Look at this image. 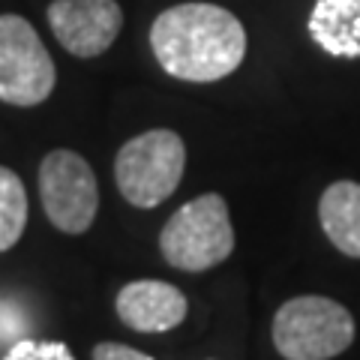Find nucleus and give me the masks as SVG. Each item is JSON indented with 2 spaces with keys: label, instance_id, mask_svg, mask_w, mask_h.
<instances>
[{
  "label": "nucleus",
  "instance_id": "nucleus-1",
  "mask_svg": "<svg viewBox=\"0 0 360 360\" xmlns=\"http://www.w3.org/2000/svg\"><path fill=\"white\" fill-rule=\"evenodd\" d=\"M150 49L172 78L210 84L243 63L246 30L225 6L193 0L156 15L150 25Z\"/></svg>",
  "mask_w": 360,
  "mask_h": 360
},
{
  "label": "nucleus",
  "instance_id": "nucleus-2",
  "mask_svg": "<svg viewBox=\"0 0 360 360\" xmlns=\"http://www.w3.org/2000/svg\"><path fill=\"white\" fill-rule=\"evenodd\" d=\"M186 172V144L174 129H148L117 150L115 180L132 207L150 210L174 195Z\"/></svg>",
  "mask_w": 360,
  "mask_h": 360
},
{
  "label": "nucleus",
  "instance_id": "nucleus-3",
  "mask_svg": "<svg viewBox=\"0 0 360 360\" xmlns=\"http://www.w3.org/2000/svg\"><path fill=\"white\" fill-rule=\"evenodd\" d=\"M160 250L168 264L186 274L222 264L234 252V229L225 198L205 193L177 207L160 231Z\"/></svg>",
  "mask_w": 360,
  "mask_h": 360
},
{
  "label": "nucleus",
  "instance_id": "nucleus-4",
  "mask_svg": "<svg viewBox=\"0 0 360 360\" xmlns=\"http://www.w3.org/2000/svg\"><path fill=\"white\" fill-rule=\"evenodd\" d=\"M354 342V319L340 300L300 295L274 315V345L285 360H330Z\"/></svg>",
  "mask_w": 360,
  "mask_h": 360
},
{
  "label": "nucleus",
  "instance_id": "nucleus-5",
  "mask_svg": "<svg viewBox=\"0 0 360 360\" xmlns=\"http://www.w3.org/2000/svg\"><path fill=\"white\" fill-rule=\"evenodd\" d=\"M58 70L39 33L21 15H0V103L30 108L51 96Z\"/></svg>",
  "mask_w": 360,
  "mask_h": 360
},
{
  "label": "nucleus",
  "instance_id": "nucleus-6",
  "mask_svg": "<svg viewBox=\"0 0 360 360\" xmlns=\"http://www.w3.org/2000/svg\"><path fill=\"white\" fill-rule=\"evenodd\" d=\"M39 198L45 217L58 231L84 234L99 210V186L94 168L75 150H51L39 162Z\"/></svg>",
  "mask_w": 360,
  "mask_h": 360
},
{
  "label": "nucleus",
  "instance_id": "nucleus-7",
  "mask_svg": "<svg viewBox=\"0 0 360 360\" xmlns=\"http://www.w3.org/2000/svg\"><path fill=\"white\" fill-rule=\"evenodd\" d=\"M49 25L72 58H99L123 27L117 0H51Z\"/></svg>",
  "mask_w": 360,
  "mask_h": 360
},
{
  "label": "nucleus",
  "instance_id": "nucleus-8",
  "mask_svg": "<svg viewBox=\"0 0 360 360\" xmlns=\"http://www.w3.org/2000/svg\"><path fill=\"white\" fill-rule=\"evenodd\" d=\"M117 319L129 330L139 333H165L184 324L189 300L172 283L162 279H135L117 291L115 300Z\"/></svg>",
  "mask_w": 360,
  "mask_h": 360
},
{
  "label": "nucleus",
  "instance_id": "nucleus-9",
  "mask_svg": "<svg viewBox=\"0 0 360 360\" xmlns=\"http://www.w3.org/2000/svg\"><path fill=\"white\" fill-rule=\"evenodd\" d=\"M307 30L330 58H360V0H319L309 13Z\"/></svg>",
  "mask_w": 360,
  "mask_h": 360
},
{
  "label": "nucleus",
  "instance_id": "nucleus-10",
  "mask_svg": "<svg viewBox=\"0 0 360 360\" xmlns=\"http://www.w3.org/2000/svg\"><path fill=\"white\" fill-rule=\"evenodd\" d=\"M319 222L328 240L348 258H360V184L336 180L321 193Z\"/></svg>",
  "mask_w": 360,
  "mask_h": 360
},
{
  "label": "nucleus",
  "instance_id": "nucleus-11",
  "mask_svg": "<svg viewBox=\"0 0 360 360\" xmlns=\"http://www.w3.org/2000/svg\"><path fill=\"white\" fill-rule=\"evenodd\" d=\"M27 225V193L13 168L0 165V252L13 250Z\"/></svg>",
  "mask_w": 360,
  "mask_h": 360
},
{
  "label": "nucleus",
  "instance_id": "nucleus-12",
  "mask_svg": "<svg viewBox=\"0 0 360 360\" xmlns=\"http://www.w3.org/2000/svg\"><path fill=\"white\" fill-rule=\"evenodd\" d=\"M4 360H75L70 345L58 340H18Z\"/></svg>",
  "mask_w": 360,
  "mask_h": 360
},
{
  "label": "nucleus",
  "instance_id": "nucleus-13",
  "mask_svg": "<svg viewBox=\"0 0 360 360\" xmlns=\"http://www.w3.org/2000/svg\"><path fill=\"white\" fill-rule=\"evenodd\" d=\"M94 360H153V357L144 352H135L129 345H120V342H99L94 348Z\"/></svg>",
  "mask_w": 360,
  "mask_h": 360
}]
</instances>
